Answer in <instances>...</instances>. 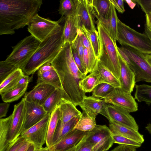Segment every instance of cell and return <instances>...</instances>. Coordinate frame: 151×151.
Here are the masks:
<instances>
[{
    "instance_id": "44",
    "label": "cell",
    "mask_w": 151,
    "mask_h": 151,
    "mask_svg": "<svg viewBox=\"0 0 151 151\" xmlns=\"http://www.w3.org/2000/svg\"><path fill=\"white\" fill-rule=\"evenodd\" d=\"M136 2L145 14L151 13V0H137Z\"/></svg>"
},
{
    "instance_id": "47",
    "label": "cell",
    "mask_w": 151,
    "mask_h": 151,
    "mask_svg": "<svg viewBox=\"0 0 151 151\" xmlns=\"http://www.w3.org/2000/svg\"><path fill=\"white\" fill-rule=\"evenodd\" d=\"M10 104L9 103L5 102L0 104V118L1 119L6 116L8 111Z\"/></svg>"
},
{
    "instance_id": "53",
    "label": "cell",
    "mask_w": 151,
    "mask_h": 151,
    "mask_svg": "<svg viewBox=\"0 0 151 151\" xmlns=\"http://www.w3.org/2000/svg\"><path fill=\"white\" fill-rule=\"evenodd\" d=\"M30 142L27 141L17 151H27L30 147L32 145Z\"/></svg>"
},
{
    "instance_id": "49",
    "label": "cell",
    "mask_w": 151,
    "mask_h": 151,
    "mask_svg": "<svg viewBox=\"0 0 151 151\" xmlns=\"http://www.w3.org/2000/svg\"><path fill=\"white\" fill-rule=\"evenodd\" d=\"M26 139L21 137H20L16 143L12 147L9 151H17L26 142Z\"/></svg>"
},
{
    "instance_id": "15",
    "label": "cell",
    "mask_w": 151,
    "mask_h": 151,
    "mask_svg": "<svg viewBox=\"0 0 151 151\" xmlns=\"http://www.w3.org/2000/svg\"><path fill=\"white\" fill-rule=\"evenodd\" d=\"M55 89L48 84L37 83L32 90L25 93L23 98L26 101L42 105Z\"/></svg>"
},
{
    "instance_id": "37",
    "label": "cell",
    "mask_w": 151,
    "mask_h": 151,
    "mask_svg": "<svg viewBox=\"0 0 151 151\" xmlns=\"http://www.w3.org/2000/svg\"><path fill=\"white\" fill-rule=\"evenodd\" d=\"M85 47L88 51L89 56L91 73L97 69L98 60L96 58L93 48L86 35L83 32L78 29Z\"/></svg>"
},
{
    "instance_id": "36",
    "label": "cell",
    "mask_w": 151,
    "mask_h": 151,
    "mask_svg": "<svg viewBox=\"0 0 151 151\" xmlns=\"http://www.w3.org/2000/svg\"><path fill=\"white\" fill-rule=\"evenodd\" d=\"M79 29L86 35L93 48L96 57L98 60L100 54V43L97 30L95 31L88 30L83 26Z\"/></svg>"
},
{
    "instance_id": "60",
    "label": "cell",
    "mask_w": 151,
    "mask_h": 151,
    "mask_svg": "<svg viewBox=\"0 0 151 151\" xmlns=\"http://www.w3.org/2000/svg\"><path fill=\"white\" fill-rule=\"evenodd\" d=\"M38 151H51L49 148L47 147H42L39 148Z\"/></svg>"
},
{
    "instance_id": "43",
    "label": "cell",
    "mask_w": 151,
    "mask_h": 151,
    "mask_svg": "<svg viewBox=\"0 0 151 151\" xmlns=\"http://www.w3.org/2000/svg\"><path fill=\"white\" fill-rule=\"evenodd\" d=\"M75 151H93V145L86 141L84 137L76 145Z\"/></svg>"
},
{
    "instance_id": "27",
    "label": "cell",
    "mask_w": 151,
    "mask_h": 151,
    "mask_svg": "<svg viewBox=\"0 0 151 151\" xmlns=\"http://www.w3.org/2000/svg\"><path fill=\"white\" fill-rule=\"evenodd\" d=\"M60 111L58 105L50 114L46 139V147L50 148L54 145V134L60 120Z\"/></svg>"
},
{
    "instance_id": "21",
    "label": "cell",
    "mask_w": 151,
    "mask_h": 151,
    "mask_svg": "<svg viewBox=\"0 0 151 151\" xmlns=\"http://www.w3.org/2000/svg\"><path fill=\"white\" fill-rule=\"evenodd\" d=\"M76 106L70 100L63 99L58 105L59 121L62 123H66L75 117L81 116L82 113Z\"/></svg>"
},
{
    "instance_id": "7",
    "label": "cell",
    "mask_w": 151,
    "mask_h": 151,
    "mask_svg": "<svg viewBox=\"0 0 151 151\" xmlns=\"http://www.w3.org/2000/svg\"><path fill=\"white\" fill-rule=\"evenodd\" d=\"M119 48L133 64L131 69L134 74L136 82L151 83V65L146 60L145 54L129 46L122 45Z\"/></svg>"
},
{
    "instance_id": "13",
    "label": "cell",
    "mask_w": 151,
    "mask_h": 151,
    "mask_svg": "<svg viewBox=\"0 0 151 151\" xmlns=\"http://www.w3.org/2000/svg\"><path fill=\"white\" fill-rule=\"evenodd\" d=\"M103 99L106 103L119 107L130 113L136 112L138 110V104L131 93L124 91L121 88H115Z\"/></svg>"
},
{
    "instance_id": "29",
    "label": "cell",
    "mask_w": 151,
    "mask_h": 151,
    "mask_svg": "<svg viewBox=\"0 0 151 151\" xmlns=\"http://www.w3.org/2000/svg\"><path fill=\"white\" fill-rule=\"evenodd\" d=\"M12 117V114L7 118L0 119V151H7Z\"/></svg>"
},
{
    "instance_id": "56",
    "label": "cell",
    "mask_w": 151,
    "mask_h": 151,
    "mask_svg": "<svg viewBox=\"0 0 151 151\" xmlns=\"http://www.w3.org/2000/svg\"><path fill=\"white\" fill-rule=\"evenodd\" d=\"M76 145L72 146L63 150L56 151H75Z\"/></svg>"
},
{
    "instance_id": "4",
    "label": "cell",
    "mask_w": 151,
    "mask_h": 151,
    "mask_svg": "<svg viewBox=\"0 0 151 151\" xmlns=\"http://www.w3.org/2000/svg\"><path fill=\"white\" fill-rule=\"evenodd\" d=\"M100 43V52L98 60L119 80L120 65L117 46L101 23L96 22Z\"/></svg>"
},
{
    "instance_id": "24",
    "label": "cell",
    "mask_w": 151,
    "mask_h": 151,
    "mask_svg": "<svg viewBox=\"0 0 151 151\" xmlns=\"http://www.w3.org/2000/svg\"><path fill=\"white\" fill-rule=\"evenodd\" d=\"M97 19L103 25L113 40L116 42L117 41V22L119 18L116 9L111 3L108 18L107 19L98 18Z\"/></svg>"
},
{
    "instance_id": "38",
    "label": "cell",
    "mask_w": 151,
    "mask_h": 151,
    "mask_svg": "<svg viewBox=\"0 0 151 151\" xmlns=\"http://www.w3.org/2000/svg\"><path fill=\"white\" fill-rule=\"evenodd\" d=\"M95 119L82 114L76 124L74 129L88 132L92 131L97 126Z\"/></svg>"
},
{
    "instance_id": "34",
    "label": "cell",
    "mask_w": 151,
    "mask_h": 151,
    "mask_svg": "<svg viewBox=\"0 0 151 151\" xmlns=\"http://www.w3.org/2000/svg\"><path fill=\"white\" fill-rule=\"evenodd\" d=\"M77 0H62L58 11L65 19L71 16L75 15L77 12Z\"/></svg>"
},
{
    "instance_id": "25",
    "label": "cell",
    "mask_w": 151,
    "mask_h": 151,
    "mask_svg": "<svg viewBox=\"0 0 151 151\" xmlns=\"http://www.w3.org/2000/svg\"><path fill=\"white\" fill-rule=\"evenodd\" d=\"M91 5L93 14L97 19L108 18L111 5L110 0H92Z\"/></svg>"
},
{
    "instance_id": "35",
    "label": "cell",
    "mask_w": 151,
    "mask_h": 151,
    "mask_svg": "<svg viewBox=\"0 0 151 151\" xmlns=\"http://www.w3.org/2000/svg\"><path fill=\"white\" fill-rule=\"evenodd\" d=\"M29 83L17 87L1 95V99L5 102L10 103L17 101L25 93Z\"/></svg>"
},
{
    "instance_id": "42",
    "label": "cell",
    "mask_w": 151,
    "mask_h": 151,
    "mask_svg": "<svg viewBox=\"0 0 151 151\" xmlns=\"http://www.w3.org/2000/svg\"><path fill=\"white\" fill-rule=\"evenodd\" d=\"M78 32L75 38L71 44L72 48L77 51L82 63L85 47L78 29Z\"/></svg>"
},
{
    "instance_id": "19",
    "label": "cell",
    "mask_w": 151,
    "mask_h": 151,
    "mask_svg": "<svg viewBox=\"0 0 151 151\" xmlns=\"http://www.w3.org/2000/svg\"><path fill=\"white\" fill-rule=\"evenodd\" d=\"M87 132L74 129L49 148L51 151L63 150L72 146L76 145L83 138Z\"/></svg>"
},
{
    "instance_id": "57",
    "label": "cell",
    "mask_w": 151,
    "mask_h": 151,
    "mask_svg": "<svg viewBox=\"0 0 151 151\" xmlns=\"http://www.w3.org/2000/svg\"><path fill=\"white\" fill-rule=\"evenodd\" d=\"M39 149L34 145L32 144L27 151H38Z\"/></svg>"
},
{
    "instance_id": "32",
    "label": "cell",
    "mask_w": 151,
    "mask_h": 151,
    "mask_svg": "<svg viewBox=\"0 0 151 151\" xmlns=\"http://www.w3.org/2000/svg\"><path fill=\"white\" fill-rule=\"evenodd\" d=\"M82 115L75 117L66 123H62L59 121L54 134V144L74 129L76 124Z\"/></svg>"
},
{
    "instance_id": "12",
    "label": "cell",
    "mask_w": 151,
    "mask_h": 151,
    "mask_svg": "<svg viewBox=\"0 0 151 151\" xmlns=\"http://www.w3.org/2000/svg\"><path fill=\"white\" fill-rule=\"evenodd\" d=\"M50 114H48L39 122L24 130L20 136L38 148L46 143Z\"/></svg>"
},
{
    "instance_id": "58",
    "label": "cell",
    "mask_w": 151,
    "mask_h": 151,
    "mask_svg": "<svg viewBox=\"0 0 151 151\" xmlns=\"http://www.w3.org/2000/svg\"><path fill=\"white\" fill-rule=\"evenodd\" d=\"M145 58L148 62L151 65V54H145Z\"/></svg>"
},
{
    "instance_id": "48",
    "label": "cell",
    "mask_w": 151,
    "mask_h": 151,
    "mask_svg": "<svg viewBox=\"0 0 151 151\" xmlns=\"http://www.w3.org/2000/svg\"><path fill=\"white\" fill-rule=\"evenodd\" d=\"M111 151H137L136 148L129 146L119 145Z\"/></svg>"
},
{
    "instance_id": "3",
    "label": "cell",
    "mask_w": 151,
    "mask_h": 151,
    "mask_svg": "<svg viewBox=\"0 0 151 151\" xmlns=\"http://www.w3.org/2000/svg\"><path fill=\"white\" fill-rule=\"evenodd\" d=\"M62 26L44 41L22 68L25 75L33 74L42 66L51 63L64 44Z\"/></svg>"
},
{
    "instance_id": "17",
    "label": "cell",
    "mask_w": 151,
    "mask_h": 151,
    "mask_svg": "<svg viewBox=\"0 0 151 151\" xmlns=\"http://www.w3.org/2000/svg\"><path fill=\"white\" fill-rule=\"evenodd\" d=\"M118 55L120 65L119 80L121 88L124 91L131 93L136 83L134 74L122 58L118 51Z\"/></svg>"
},
{
    "instance_id": "18",
    "label": "cell",
    "mask_w": 151,
    "mask_h": 151,
    "mask_svg": "<svg viewBox=\"0 0 151 151\" xmlns=\"http://www.w3.org/2000/svg\"><path fill=\"white\" fill-rule=\"evenodd\" d=\"M106 104L103 99L85 96L78 106L82 110V114L95 119Z\"/></svg>"
},
{
    "instance_id": "8",
    "label": "cell",
    "mask_w": 151,
    "mask_h": 151,
    "mask_svg": "<svg viewBox=\"0 0 151 151\" xmlns=\"http://www.w3.org/2000/svg\"><path fill=\"white\" fill-rule=\"evenodd\" d=\"M84 138L92 145L93 151H107L114 143L111 132L105 125H97Z\"/></svg>"
},
{
    "instance_id": "39",
    "label": "cell",
    "mask_w": 151,
    "mask_h": 151,
    "mask_svg": "<svg viewBox=\"0 0 151 151\" xmlns=\"http://www.w3.org/2000/svg\"><path fill=\"white\" fill-rule=\"evenodd\" d=\"M115 88L111 85L102 83L97 85L92 91V96L104 99L107 97L114 90Z\"/></svg>"
},
{
    "instance_id": "33",
    "label": "cell",
    "mask_w": 151,
    "mask_h": 151,
    "mask_svg": "<svg viewBox=\"0 0 151 151\" xmlns=\"http://www.w3.org/2000/svg\"><path fill=\"white\" fill-rule=\"evenodd\" d=\"M135 86V99L139 102L144 101L150 105L151 104V86L142 84Z\"/></svg>"
},
{
    "instance_id": "9",
    "label": "cell",
    "mask_w": 151,
    "mask_h": 151,
    "mask_svg": "<svg viewBox=\"0 0 151 151\" xmlns=\"http://www.w3.org/2000/svg\"><path fill=\"white\" fill-rule=\"evenodd\" d=\"M59 23L43 18L37 14L32 18L27 29L31 35L42 42L61 26Z\"/></svg>"
},
{
    "instance_id": "55",
    "label": "cell",
    "mask_w": 151,
    "mask_h": 151,
    "mask_svg": "<svg viewBox=\"0 0 151 151\" xmlns=\"http://www.w3.org/2000/svg\"><path fill=\"white\" fill-rule=\"evenodd\" d=\"M144 32L145 34L148 36L151 41V31L145 26Z\"/></svg>"
},
{
    "instance_id": "10",
    "label": "cell",
    "mask_w": 151,
    "mask_h": 151,
    "mask_svg": "<svg viewBox=\"0 0 151 151\" xmlns=\"http://www.w3.org/2000/svg\"><path fill=\"white\" fill-rule=\"evenodd\" d=\"M25 114V101L23 98L19 103L14 106L8 139L7 151H9L17 142L24 131Z\"/></svg>"
},
{
    "instance_id": "30",
    "label": "cell",
    "mask_w": 151,
    "mask_h": 151,
    "mask_svg": "<svg viewBox=\"0 0 151 151\" xmlns=\"http://www.w3.org/2000/svg\"><path fill=\"white\" fill-rule=\"evenodd\" d=\"M37 83L48 84L56 89L63 88L59 76L53 68L42 73L37 74Z\"/></svg>"
},
{
    "instance_id": "2",
    "label": "cell",
    "mask_w": 151,
    "mask_h": 151,
    "mask_svg": "<svg viewBox=\"0 0 151 151\" xmlns=\"http://www.w3.org/2000/svg\"><path fill=\"white\" fill-rule=\"evenodd\" d=\"M42 4V0H0V35H12L27 26Z\"/></svg>"
},
{
    "instance_id": "11",
    "label": "cell",
    "mask_w": 151,
    "mask_h": 151,
    "mask_svg": "<svg viewBox=\"0 0 151 151\" xmlns=\"http://www.w3.org/2000/svg\"><path fill=\"white\" fill-rule=\"evenodd\" d=\"M100 114L106 117L109 121H114L136 131L139 130L137 124L130 112L119 107L106 104Z\"/></svg>"
},
{
    "instance_id": "1",
    "label": "cell",
    "mask_w": 151,
    "mask_h": 151,
    "mask_svg": "<svg viewBox=\"0 0 151 151\" xmlns=\"http://www.w3.org/2000/svg\"><path fill=\"white\" fill-rule=\"evenodd\" d=\"M51 64L57 73L63 88L76 106L83 100L85 93L80 88L79 82L87 75L82 73L74 61L71 44H64Z\"/></svg>"
},
{
    "instance_id": "22",
    "label": "cell",
    "mask_w": 151,
    "mask_h": 151,
    "mask_svg": "<svg viewBox=\"0 0 151 151\" xmlns=\"http://www.w3.org/2000/svg\"><path fill=\"white\" fill-rule=\"evenodd\" d=\"M79 29L76 14L65 18L63 27V38L64 43H71L75 38Z\"/></svg>"
},
{
    "instance_id": "31",
    "label": "cell",
    "mask_w": 151,
    "mask_h": 151,
    "mask_svg": "<svg viewBox=\"0 0 151 151\" xmlns=\"http://www.w3.org/2000/svg\"><path fill=\"white\" fill-rule=\"evenodd\" d=\"M100 77L96 70L91 73L79 82L80 88L85 93L92 91L97 85L101 83Z\"/></svg>"
},
{
    "instance_id": "59",
    "label": "cell",
    "mask_w": 151,
    "mask_h": 151,
    "mask_svg": "<svg viewBox=\"0 0 151 151\" xmlns=\"http://www.w3.org/2000/svg\"><path fill=\"white\" fill-rule=\"evenodd\" d=\"M145 128L149 133L151 134V123H149L147 124Z\"/></svg>"
},
{
    "instance_id": "41",
    "label": "cell",
    "mask_w": 151,
    "mask_h": 151,
    "mask_svg": "<svg viewBox=\"0 0 151 151\" xmlns=\"http://www.w3.org/2000/svg\"><path fill=\"white\" fill-rule=\"evenodd\" d=\"M114 143L131 146L136 148L140 147L142 144L128 137L112 134Z\"/></svg>"
},
{
    "instance_id": "20",
    "label": "cell",
    "mask_w": 151,
    "mask_h": 151,
    "mask_svg": "<svg viewBox=\"0 0 151 151\" xmlns=\"http://www.w3.org/2000/svg\"><path fill=\"white\" fill-rule=\"evenodd\" d=\"M109 128L112 134L122 136L142 144L145 141L144 136L138 131L121 125L113 121H109Z\"/></svg>"
},
{
    "instance_id": "54",
    "label": "cell",
    "mask_w": 151,
    "mask_h": 151,
    "mask_svg": "<svg viewBox=\"0 0 151 151\" xmlns=\"http://www.w3.org/2000/svg\"><path fill=\"white\" fill-rule=\"evenodd\" d=\"M132 9H133L135 7L137 3L136 0H124Z\"/></svg>"
},
{
    "instance_id": "16",
    "label": "cell",
    "mask_w": 151,
    "mask_h": 151,
    "mask_svg": "<svg viewBox=\"0 0 151 151\" xmlns=\"http://www.w3.org/2000/svg\"><path fill=\"white\" fill-rule=\"evenodd\" d=\"M26 110L24 130L35 125L48 114L42 106L34 102L25 101Z\"/></svg>"
},
{
    "instance_id": "28",
    "label": "cell",
    "mask_w": 151,
    "mask_h": 151,
    "mask_svg": "<svg viewBox=\"0 0 151 151\" xmlns=\"http://www.w3.org/2000/svg\"><path fill=\"white\" fill-rule=\"evenodd\" d=\"M96 70L100 76L101 83H105L108 84L115 88H121L119 80L98 60Z\"/></svg>"
},
{
    "instance_id": "23",
    "label": "cell",
    "mask_w": 151,
    "mask_h": 151,
    "mask_svg": "<svg viewBox=\"0 0 151 151\" xmlns=\"http://www.w3.org/2000/svg\"><path fill=\"white\" fill-rule=\"evenodd\" d=\"M64 99L70 100L63 88H56L42 106L47 114H50Z\"/></svg>"
},
{
    "instance_id": "40",
    "label": "cell",
    "mask_w": 151,
    "mask_h": 151,
    "mask_svg": "<svg viewBox=\"0 0 151 151\" xmlns=\"http://www.w3.org/2000/svg\"><path fill=\"white\" fill-rule=\"evenodd\" d=\"M18 68L5 60L0 61V83Z\"/></svg>"
},
{
    "instance_id": "45",
    "label": "cell",
    "mask_w": 151,
    "mask_h": 151,
    "mask_svg": "<svg viewBox=\"0 0 151 151\" xmlns=\"http://www.w3.org/2000/svg\"><path fill=\"white\" fill-rule=\"evenodd\" d=\"M72 51L73 58L76 65L80 71L85 74L84 70L81 61L77 51L76 50L72 48Z\"/></svg>"
},
{
    "instance_id": "26",
    "label": "cell",
    "mask_w": 151,
    "mask_h": 151,
    "mask_svg": "<svg viewBox=\"0 0 151 151\" xmlns=\"http://www.w3.org/2000/svg\"><path fill=\"white\" fill-rule=\"evenodd\" d=\"M24 74L21 69L18 68L5 78L0 83L1 95L17 87L19 81Z\"/></svg>"
},
{
    "instance_id": "6",
    "label": "cell",
    "mask_w": 151,
    "mask_h": 151,
    "mask_svg": "<svg viewBox=\"0 0 151 151\" xmlns=\"http://www.w3.org/2000/svg\"><path fill=\"white\" fill-rule=\"evenodd\" d=\"M41 42L31 35L26 37L12 47V51L5 60L22 70Z\"/></svg>"
},
{
    "instance_id": "5",
    "label": "cell",
    "mask_w": 151,
    "mask_h": 151,
    "mask_svg": "<svg viewBox=\"0 0 151 151\" xmlns=\"http://www.w3.org/2000/svg\"><path fill=\"white\" fill-rule=\"evenodd\" d=\"M117 41L145 54H151V41L145 33L138 32L122 22H117Z\"/></svg>"
},
{
    "instance_id": "51",
    "label": "cell",
    "mask_w": 151,
    "mask_h": 151,
    "mask_svg": "<svg viewBox=\"0 0 151 151\" xmlns=\"http://www.w3.org/2000/svg\"><path fill=\"white\" fill-rule=\"evenodd\" d=\"M51 63H47L41 67L38 70L37 74L41 73L50 70L53 68Z\"/></svg>"
},
{
    "instance_id": "46",
    "label": "cell",
    "mask_w": 151,
    "mask_h": 151,
    "mask_svg": "<svg viewBox=\"0 0 151 151\" xmlns=\"http://www.w3.org/2000/svg\"><path fill=\"white\" fill-rule=\"evenodd\" d=\"M110 1L119 13L123 14L125 11L124 6V0H110Z\"/></svg>"
},
{
    "instance_id": "14",
    "label": "cell",
    "mask_w": 151,
    "mask_h": 151,
    "mask_svg": "<svg viewBox=\"0 0 151 151\" xmlns=\"http://www.w3.org/2000/svg\"><path fill=\"white\" fill-rule=\"evenodd\" d=\"M92 0H77V16L79 29L83 26L88 30L96 31Z\"/></svg>"
},
{
    "instance_id": "52",
    "label": "cell",
    "mask_w": 151,
    "mask_h": 151,
    "mask_svg": "<svg viewBox=\"0 0 151 151\" xmlns=\"http://www.w3.org/2000/svg\"><path fill=\"white\" fill-rule=\"evenodd\" d=\"M145 14V26L151 31V13Z\"/></svg>"
},
{
    "instance_id": "50",
    "label": "cell",
    "mask_w": 151,
    "mask_h": 151,
    "mask_svg": "<svg viewBox=\"0 0 151 151\" xmlns=\"http://www.w3.org/2000/svg\"><path fill=\"white\" fill-rule=\"evenodd\" d=\"M32 76L29 77V76L24 74L19 79L17 83V87L29 83L32 80Z\"/></svg>"
}]
</instances>
